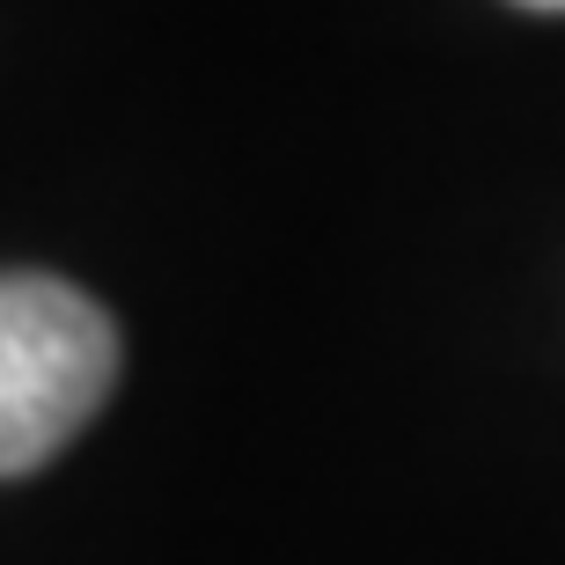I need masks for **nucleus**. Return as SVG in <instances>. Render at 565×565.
<instances>
[{
  "mask_svg": "<svg viewBox=\"0 0 565 565\" xmlns=\"http://www.w3.org/2000/svg\"><path fill=\"white\" fill-rule=\"evenodd\" d=\"M118 382V331L82 287L0 273V478L66 448Z\"/></svg>",
  "mask_w": 565,
  "mask_h": 565,
  "instance_id": "f257e3e1",
  "label": "nucleus"
},
{
  "mask_svg": "<svg viewBox=\"0 0 565 565\" xmlns=\"http://www.w3.org/2000/svg\"><path fill=\"white\" fill-rule=\"evenodd\" d=\"M522 8H551V15H558V8H565V0H522Z\"/></svg>",
  "mask_w": 565,
  "mask_h": 565,
  "instance_id": "f03ea898",
  "label": "nucleus"
}]
</instances>
